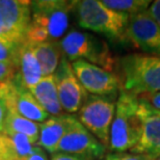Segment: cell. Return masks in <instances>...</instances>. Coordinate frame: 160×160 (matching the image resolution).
Returning a JSON list of instances; mask_svg holds the SVG:
<instances>
[{"mask_svg":"<svg viewBox=\"0 0 160 160\" xmlns=\"http://www.w3.org/2000/svg\"><path fill=\"white\" fill-rule=\"evenodd\" d=\"M0 14L9 40L23 44L31 23V1L0 0Z\"/></svg>","mask_w":160,"mask_h":160,"instance_id":"cell-12","label":"cell"},{"mask_svg":"<svg viewBox=\"0 0 160 160\" xmlns=\"http://www.w3.org/2000/svg\"><path fill=\"white\" fill-rule=\"evenodd\" d=\"M0 100L8 111L17 112L36 123H43L50 117L38 103L29 89L23 85L17 73L12 78L0 84Z\"/></svg>","mask_w":160,"mask_h":160,"instance_id":"cell-7","label":"cell"},{"mask_svg":"<svg viewBox=\"0 0 160 160\" xmlns=\"http://www.w3.org/2000/svg\"><path fill=\"white\" fill-rule=\"evenodd\" d=\"M53 78L62 110L68 114L78 112L88 98V94L74 74L71 62L63 55L53 74Z\"/></svg>","mask_w":160,"mask_h":160,"instance_id":"cell-10","label":"cell"},{"mask_svg":"<svg viewBox=\"0 0 160 160\" xmlns=\"http://www.w3.org/2000/svg\"><path fill=\"white\" fill-rule=\"evenodd\" d=\"M25 160H49V157H48L46 151L43 148L34 145L30 154L27 156Z\"/></svg>","mask_w":160,"mask_h":160,"instance_id":"cell-25","label":"cell"},{"mask_svg":"<svg viewBox=\"0 0 160 160\" xmlns=\"http://www.w3.org/2000/svg\"><path fill=\"white\" fill-rule=\"evenodd\" d=\"M125 39L143 52L160 55V27L148 11L129 18Z\"/></svg>","mask_w":160,"mask_h":160,"instance_id":"cell-11","label":"cell"},{"mask_svg":"<svg viewBox=\"0 0 160 160\" xmlns=\"http://www.w3.org/2000/svg\"><path fill=\"white\" fill-rule=\"evenodd\" d=\"M21 46L22 44L0 39V62L12 65L17 68Z\"/></svg>","mask_w":160,"mask_h":160,"instance_id":"cell-20","label":"cell"},{"mask_svg":"<svg viewBox=\"0 0 160 160\" xmlns=\"http://www.w3.org/2000/svg\"><path fill=\"white\" fill-rule=\"evenodd\" d=\"M51 160H92V159L82 158V157H78V156L69 155V154H65V153L56 152V153L51 154Z\"/></svg>","mask_w":160,"mask_h":160,"instance_id":"cell-27","label":"cell"},{"mask_svg":"<svg viewBox=\"0 0 160 160\" xmlns=\"http://www.w3.org/2000/svg\"><path fill=\"white\" fill-rule=\"evenodd\" d=\"M0 160H18L12 140L4 133H0Z\"/></svg>","mask_w":160,"mask_h":160,"instance_id":"cell-21","label":"cell"},{"mask_svg":"<svg viewBox=\"0 0 160 160\" xmlns=\"http://www.w3.org/2000/svg\"><path fill=\"white\" fill-rule=\"evenodd\" d=\"M59 45L62 55L69 62L82 59L112 73L117 67V59L107 43L94 34L73 29L62 38Z\"/></svg>","mask_w":160,"mask_h":160,"instance_id":"cell-4","label":"cell"},{"mask_svg":"<svg viewBox=\"0 0 160 160\" xmlns=\"http://www.w3.org/2000/svg\"><path fill=\"white\" fill-rule=\"evenodd\" d=\"M138 98L143 103H146L152 110L160 111V92L155 94L138 96Z\"/></svg>","mask_w":160,"mask_h":160,"instance_id":"cell-23","label":"cell"},{"mask_svg":"<svg viewBox=\"0 0 160 160\" xmlns=\"http://www.w3.org/2000/svg\"><path fill=\"white\" fill-rule=\"evenodd\" d=\"M148 12L160 27V0H156V1L152 2L150 8H148Z\"/></svg>","mask_w":160,"mask_h":160,"instance_id":"cell-26","label":"cell"},{"mask_svg":"<svg viewBox=\"0 0 160 160\" xmlns=\"http://www.w3.org/2000/svg\"><path fill=\"white\" fill-rule=\"evenodd\" d=\"M17 75L27 89L34 88L42 79L40 63L34 55L30 45L24 42L20 48L19 62L17 67Z\"/></svg>","mask_w":160,"mask_h":160,"instance_id":"cell-16","label":"cell"},{"mask_svg":"<svg viewBox=\"0 0 160 160\" xmlns=\"http://www.w3.org/2000/svg\"><path fill=\"white\" fill-rule=\"evenodd\" d=\"M75 12L80 27L113 41H126L130 16L112 11L98 0L76 1Z\"/></svg>","mask_w":160,"mask_h":160,"instance_id":"cell-3","label":"cell"},{"mask_svg":"<svg viewBox=\"0 0 160 160\" xmlns=\"http://www.w3.org/2000/svg\"><path fill=\"white\" fill-rule=\"evenodd\" d=\"M0 39L11 41V40H9L8 36V32H6V29H5V26H4V22H3L1 14H0Z\"/></svg>","mask_w":160,"mask_h":160,"instance_id":"cell-29","label":"cell"},{"mask_svg":"<svg viewBox=\"0 0 160 160\" xmlns=\"http://www.w3.org/2000/svg\"><path fill=\"white\" fill-rule=\"evenodd\" d=\"M116 98L88 95L78 111V121L105 148L109 146V135L116 112Z\"/></svg>","mask_w":160,"mask_h":160,"instance_id":"cell-5","label":"cell"},{"mask_svg":"<svg viewBox=\"0 0 160 160\" xmlns=\"http://www.w3.org/2000/svg\"><path fill=\"white\" fill-rule=\"evenodd\" d=\"M104 160H148L142 155L128 152H113L106 154Z\"/></svg>","mask_w":160,"mask_h":160,"instance_id":"cell-22","label":"cell"},{"mask_svg":"<svg viewBox=\"0 0 160 160\" xmlns=\"http://www.w3.org/2000/svg\"><path fill=\"white\" fill-rule=\"evenodd\" d=\"M74 74L88 94L101 97H114L120 94L122 83L119 76L85 60L71 63Z\"/></svg>","mask_w":160,"mask_h":160,"instance_id":"cell-8","label":"cell"},{"mask_svg":"<svg viewBox=\"0 0 160 160\" xmlns=\"http://www.w3.org/2000/svg\"><path fill=\"white\" fill-rule=\"evenodd\" d=\"M17 73V68L12 65L0 62V84L6 80L12 78Z\"/></svg>","mask_w":160,"mask_h":160,"instance_id":"cell-24","label":"cell"},{"mask_svg":"<svg viewBox=\"0 0 160 160\" xmlns=\"http://www.w3.org/2000/svg\"><path fill=\"white\" fill-rule=\"evenodd\" d=\"M40 63L42 76L53 75L62 57L59 41H48L44 43L29 44Z\"/></svg>","mask_w":160,"mask_h":160,"instance_id":"cell-17","label":"cell"},{"mask_svg":"<svg viewBox=\"0 0 160 160\" xmlns=\"http://www.w3.org/2000/svg\"><path fill=\"white\" fill-rule=\"evenodd\" d=\"M119 63L124 92L136 97L160 92V55L128 54Z\"/></svg>","mask_w":160,"mask_h":160,"instance_id":"cell-2","label":"cell"},{"mask_svg":"<svg viewBox=\"0 0 160 160\" xmlns=\"http://www.w3.org/2000/svg\"><path fill=\"white\" fill-rule=\"evenodd\" d=\"M76 1L36 0L31 1V23L44 29L50 41L58 42L67 32L70 15L75 12Z\"/></svg>","mask_w":160,"mask_h":160,"instance_id":"cell-6","label":"cell"},{"mask_svg":"<svg viewBox=\"0 0 160 160\" xmlns=\"http://www.w3.org/2000/svg\"><path fill=\"white\" fill-rule=\"evenodd\" d=\"M106 150L74 116L68 131L60 140L57 152L92 160H101L106 155Z\"/></svg>","mask_w":160,"mask_h":160,"instance_id":"cell-9","label":"cell"},{"mask_svg":"<svg viewBox=\"0 0 160 160\" xmlns=\"http://www.w3.org/2000/svg\"><path fill=\"white\" fill-rule=\"evenodd\" d=\"M148 106L138 97L121 89L116 102L108 149L112 152H127L134 148L142 135Z\"/></svg>","mask_w":160,"mask_h":160,"instance_id":"cell-1","label":"cell"},{"mask_svg":"<svg viewBox=\"0 0 160 160\" xmlns=\"http://www.w3.org/2000/svg\"><path fill=\"white\" fill-rule=\"evenodd\" d=\"M146 104V103H145ZM147 105V104H146ZM147 106H148V105H147ZM149 107V106H148ZM149 109H150V111H151V113H153V114H155V116H157V117H159L160 118V111H156V110H152L151 108L149 107Z\"/></svg>","mask_w":160,"mask_h":160,"instance_id":"cell-30","label":"cell"},{"mask_svg":"<svg viewBox=\"0 0 160 160\" xmlns=\"http://www.w3.org/2000/svg\"><path fill=\"white\" fill-rule=\"evenodd\" d=\"M6 116H8V109H6L5 105L2 103V101L0 100V133H2L3 129H4Z\"/></svg>","mask_w":160,"mask_h":160,"instance_id":"cell-28","label":"cell"},{"mask_svg":"<svg viewBox=\"0 0 160 160\" xmlns=\"http://www.w3.org/2000/svg\"><path fill=\"white\" fill-rule=\"evenodd\" d=\"M74 114L62 113L60 116L49 117L40 124V135L37 146L51 154L57 152L60 140L68 131Z\"/></svg>","mask_w":160,"mask_h":160,"instance_id":"cell-14","label":"cell"},{"mask_svg":"<svg viewBox=\"0 0 160 160\" xmlns=\"http://www.w3.org/2000/svg\"><path fill=\"white\" fill-rule=\"evenodd\" d=\"M156 160H160V157H159V158H157V159H156Z\"/></svg>","mask_w":160,"mask_h":160,"instance_id":"cell-31","label":"cell"},{"mask_svg":"<svg viewBox=\"0 0 160 160\" xmlns=\"http://www.w3.org/2000/svg\"><path fill=\"white\" fill-rule=\"evenodd\" d=\"M30 92L49 116L56 117L62 114L63 110L59 102L53 75L42 77L38 84L30 89Z\"/></svg>","mask_w":160,"mask_h":160,"instance_id":"cell-15","label":"cell"},{"mask_svg":"<svg viewBox=\"0 0 160 160\" xmlns=\"http://www.w3.org/2000/svg\"><path fill=\"white\" fill-rule=\"evenodd\" d=\"M4 134L8 133H20L23 135L29 137L34 142H38L40 135V124L32 122L26 118L20 116L17 112L8 110V116H6L4 129Z\"/></svg>","mask_w":160,"mask_h":160,"instance_id":"cell-18","label":"cell"},{"mask_svg":"<svg viewBox=\"0 0 160 160\" xmlns=\"http://www.w3.org/2000/svg\"><path fill=\"white\" fill-rule=\"evenodd\" d=\"M102 3L112 11L123 12L131 17L148 11L152 2L150 0H103Z\"/></svg>","mask_w":160,"mask_h":160,"instance_id":"cell-19","label":"cell"},{"mask_svg":"<svg viewBox=\"0 0 160 160\" xmlns=\"http://www.w3.org/2000/svg\"><path fill=\"white\" fill-rule=\"evenodd\" d=\"M130 152L142 155L148 160H156L160 157V118L151 113L150 109L143 120L138 142Z\"/></svg>","mask_w":160,"mask_h":160,"instance_id":"cell-13","label":"cell"}]
</instances>
